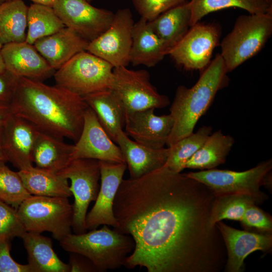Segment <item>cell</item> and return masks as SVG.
<instances>
[{"mask_svg": "<svg viewBox=\"0 0 272 272\" xmlns=\"http://www.w3.org/2000/svg\"><path fill=\"white\" fill-rule=\"evenodd\" d=\"M76 159L125 163L119 146L108 135L89 107L85 113L82 132L71 154V161Z\"/></svg>", "mask_w": 272, "mask_h": 272, "instance_id": "obj_14", "label": "cell"}, {"mask_svg": "<svg viewBox=\"0 0 272 272\" xmlns=\"http://www.w3.org/2000/svg\"><path fill=\"white\" fill-rule=\"evenodd\" d=\"M190 18V2L186 1L148 22L153 31L165 45L168 53L188 30Z\"/></svg>", "mask_w": 272, "mask_h": 272, "instance_id": "obj_25", "label": "cell"}, {"mask_svg": "<svg viewBox=\"0 0 272 272\" xmlns=\"http://www.w3.org/2000/svg\"><path fill=\"white\" fill-rule=\"evenodd\" d=\"M21 238L32 272H70L69 264L54 252L50 238L41 233L26 232Z\"/></svg>", "mask_w": 272, "mask_h": 272, "instance_id": "obj_24", "label": "cell"}, {"mask_svg": "<svg viewBox=\"0 0 272 272\" xmlns=\"http://www.w3.org/2000/svg\"><path fill=\"white\" fill-rule=\"evenodd\" d=\"M115 143L122 152L130 178H138L161 168L168 156V147H147L131 140L124 130L118 133Z\"/></svg>", "mask_w": 272, "mask_h": 272, "instance_id": "obj_21", "label": "cell"}, {"mask_svg": "<svg viewBox=\"0 0 272 272\" xmlns=\"http://www.w3.org/2000/svg\"><path fill=\"white\" fill-rule=\"evenodd\" d=\"M83 98L102 127L115 143L117 135L123 130L126 115L118 98L111 89L93 93Z\"/></svg>", "mask_w": 272, "mask_h": 272, "instance_id": "obj_23", "label": "cell"}, {"mask_svg": "<svg viewBox=\"0 0 272 272\" xmlns=\"http://www.w3.org/2000/svg\"><path fill=\"white\" fill-rule=\"evenodd\" d=\"M240 222L246 227L254 228L264 233H271V216L256 207L255 204L247 208Z\"/></svg>", "mask_w": 272, "mask_h": 272, "instance_id": "obj_37", "label": "cell"}, {"mask_svg": "<svg viewBox=\"0 0 272 272\" xmlns=\"http://www.w3.org/2000/svg\"><path fill=\"white\" fill-rule=\"evenodd\" d=\"M67 197L31 195L18 208L26 232H50L60 241L71 233L73 205Z\"/></svg>", "mask_w": 272, "mask_h": 272, "instance_id": "obj_6", "label": "cell"}, {"mask_svg": "<svg viewBox=\"0 0 272 272\" xmlns=\"http://www.w3.org/2000/svg\"><path fill=\"white\" fill-rule=\"evenodd\" d=\"M28 9L23 0L0 5V37L4 45L26 41Z\"/></svg>", "mask_w": 272, "mask_h": 272, "instance_id": "obj_29", "label": "cell"}, {"mask_svg": "<svg viewBox=\"0 0 272 272\" xmlns=\"http://www.w3.org/2000/svg\"><path fill=\"white\" fill-rule=\"evenodd\" d=\"M1 161L7 162L3 147L2 126L0 127V162Z\"/></svg>", "mask_w": 272, "mask_h": 272, "instance_id": "obj_43", "label": "cell"}, {"mask_svg": "<svg viewBox=\"0 0 272 272\" xmlns=\"http://www.w3.org/2000/svg\"><path fill=\"white\" fill-rule=\"evenodd\" d=\"M73 146L63 139L39 131L33 150V165L58 173L71 161Z\"/></svg>", "mask_w": 272, "mask_h": 272, "instance_id": "obj_26", "label": "cell"}, {"mask_svg": "<svg viewBox=\"0 0 272 272\" xmlns=\"http://www.w3.org/2000/svg\"><path fill=\"white\" fill-rule=\"evenodd\" d=\"M212 128L202 126L195 132L180 139L168 147V156L164 166L175 172L185 169L187 161L196 152L212 133Z\"/></svg>", "mask_w": 272, "mask_h": 272, "instance_id": "obj_32", "label": "cell"}, {"mask_svg": "<svg viewBox=\"0 0 272 272\" xmlns=\"http://www.w3.org/2000/svg\"><path fill=\"white\" fill-rule=\"evenodd\" d=\"M155 109L126 113L125 132L137 143L147 147L164 148L173 126L170 114L157 115Z\"/></svg>", "mask_w": 272, "mask_h": 272, "instance_id": "obj_17", "label": "cell"}, {"mask_svg": "<svg viewBox=\"0 0 272 272\" xmlns=\"http://www.w3.org/2000/svg\"><path fill=\"white\" fill-rule=\"evenodd\" d=\"M6 71L5 65L2 56L0 53V74Z\"/></svg>", "mask_w": 272, "mask_h": 272, "instance_id": "obj_44", "label": "cell"}, {"mask_svg": "<svg viewBox=\"0 0 272 272\" xmlns=\"http://www.w3.org/2000/svg\"><path fill=\"white\" fill-rule=\"evenodd\" d=\"M223 58L217 54L191 88L177 87L170 114L173 126L166 145L172 146L193 132L199 118L207 112L218 92L225 87L229 78Z\"/></svg>", "mask_w": 272, "mask_h": 272, "instance_id": "obj_3", "label": "cell"}, {"mask_svg": "<svg viewBox=\"0 0 272 272\" xmlns=\"http://www.w3.org/2000/svg\"><path fill=\"white\" fill-rule=\"evenodd\" d=\"M227 251L224 268L227 272L242 271L245 258L252 252L267 251L272 247L271 233L259 234L233 228L219 221L216 224Z\"/></svg>", "mask_w": 272, "mask_h": 272, "instance_id": "obj_19", "label": "cell"}, {"mask_svg": "<svg viewBox=\"0 0 272 272\" xmlns=\"http://www.w3.org/2000/svg\"><path fill=\"white\" fill-rule=\"evenodd\" d=\"M215 195L206 185L163 166L123 179L113 201L114 230L134 248L124 266L148 272H219L227 261L220 232L210 223Z\"/></svg>", "mask_w": 272, "mask_h": 272, "instance_id": "obj_1", "label": "cell"}, {"mask_svg": "<svg viewBox=\"0 0 272 272\" xmlns=\"http://www.w3.org/2000/svg\"><path fill=\"white\" fill-rule=\"evenodd\" d=\"M11 1H12V0H0V5L7 2Z\"/></svg>", "mask_w": 272, "mask_h": 272, "instance_id": "obj_45", "label": "cell"}, {"mask_svg": "<svg viewBox=\"0 0 272 272\" xmlns=\"http://www.w3.org/2000/svg\"><path fill=\"white\" fill-rule=\"evenodd\" d=\"M234 139L221 130L211 133L187 161L185 168L209 170L223 164L233 144Z\"/></svg>", "mask_w": 272, "mask_h": 272, "instance_id": "obj_28", "label": "cell"}, {"mask_svg": "<svg viewBox=\"0 0 272 272\" xmlns=\"http://www.w3.org/2000/svg\"><path fill=\"white\" fill-rule=\"evenodd\" d=\"M10 107L40 131L75 143L89 107L83 97L63 87L23 78H18Z\"/></svg>", "mask_w": 272, "mask_h": 272, "instance_id": "obj_2", "label": "cell"}, {"mask_svg": "<svg viewBox=\"0 0 272 272\" xmlns=\"http://www.w3.org/2000/svg\"><path fill=\"white\" fill-rule=\"evenodd\" d=\"M53 8L65 27L89 42L108 28L114 16L112 12L95 7L87 0H57Z\"/></svg>", "mask_w": 272, "mask_h": 272, "instance_id": "obj_13", "label": "cell"}, {"mask_svg": "<svg viewBox=\"0 0 272 272\" xmlns=\"http://www.w3.org/2000/svg\"><path fill=\"white\" fill-rule=\"evenodd\" d=\"M110 89L122 104L125 113L163 108L170 104L168 97L160 94L152 84L150 74L145 70L114 67Z\"/></svg>", "mask_w": 272, "mask_h": 272, "instance_id": "obj_9", "label": "cell"}, {"mask_svg": "<svg viewBox=\"0 0 272 272\" xmlns=\"http://www.w3.org/2000/svg\"><path fill=\"white\" fill-rule=\"evenodd\" d=\"M18 172L31 195L67 198L72 195L69 180L58 173L34 166Z\"/></svg>", "mask_w": 272, "mask_h": 272, "instance_id": "obj_27", "label": "cell"}, {"mask_svg": "<svg viewBox=\"0 0 272 272\" xmlns=\"http://www.w3.org/2000/svg\"><path fill=\"white\" fill-rule=\"evenodd\" d=\"M265 1H266L267 3H268L269 4H272V0H265Z\"/></svg>", "mask_w": 272, "mask_h": 272, "instance_id": "obj_47", "label": "cell"}, {"mask_svg": "<svg viewBox=\"0 0 272 272\" xmlns=\"http://www.w3.org/2000/svg\"><path fill=\"white\" fill-rule=\"evenodd\" d=\"M64 27L52 7L33 3L28 9L26 42L33 44Z\"/></svg>", "mask_w": 272, "mask_h": 272, "instance_id": "obj_30", "label": "cell"}, {"mask_svg": "<svg viewBox=\"0 0 272 272\" xmlns=\"http://www.w3.org/2000/svg\"><path fill=\"white\" fill-rule=\"evenodd\" d=\"M271 160L262 162L246 171L237 172L212 169L184 173L207 186L215 196L243 194L253 197L257 203L267 198L260 190L262 185H270Z\"/></svg>", "mask_w": 272, "mask_h": 272, "instance_id": "obj_8", "label": "cell"}, {"mask_svg": "<svg viewBox=\"0 0 272 272\" xmlns=\"http://www.w3.org/2000/svg\"><path fill=\"white\" fill-rule=\"evenodd\" d=\"M10 240L0 241V272H32L28 264L16 261L10 253Z\"/></svg>", "mask_w": 272, "mask_h": 272, "instance_id": "obj_38", "label": "cell"}, {"mask_svg": "<svg viewBox=\"0 0 272 272\" xmlns=\"http://www.w3.org/2000/svg\"><path fill=\"white\" fill-rule=\"evenodd\" d=\"M18 78L7 71L0 74V104H10L16 88Z\"/></svg>", "mask_w": 272, "mask_h": 272, "instance_id": "obj_39", "label": "cell"}, {"mask_svg": "<svg viewBox=\"0 0 272 272\" xmlns=\"http://www.w3.org/2000/svg\"><path fill=\"white\" fill-rule=\"evenodd\" d=\"M134 23L129 8L118 10L108 28L89 42L86 51L107 61L113 67L126 66L129 63Z\"/></svg>", "mask_w": 272, "mask_h": 272, "instance_id": "obj_12", "label": "cell"}, {"mask_svg": "<svg viewBox=\"0 0 272 272\" xmlns=\"http://www.w3.org/2000/svg\"><path fill=\"white\" fill-rule=\"evenodd\" d=\"M11 113L10 104H0V127L3 126Z\"/></svg>", "mask_w": 272, "mask_h": 272, "instance_id": "obj_41", "label": "cell"}, {"mask_svg": "<svg viewBox=\"0 0 272 272\" xmlns=\"http://www.w3.org/2000/svg\"><path fill=\"white\" fill-rule=\"evenodd\" d=\"M190 27L213 12L229 8H239L250 14L265 13L272 11V4L265 0H191Z\"/></svg>", "mask_w": 272, "mask_h": 272, "instance_id": "obj_31", "label": "cell"}, {"mask_svg": "<svg viewBox=\"0 0 272 272\" xmlns=\"http://www.w3.org/2000/svg\"><path fill=\"white\" fill-rule=\"evenodd\" d=\"M113 68L107 61L86 50L55 71L53 77L55 85L83 97L110 89Z\"/></svg>", "mask_w": 272, "mask_h": 272, "instance_id": "obj_7", "label": "cell"}, {"mask_svg": "<svg viewBox=\"0 0 272 272\" xmlns=\"http://www.w3.org/2000/svg\"><path fill=\"white\" fill-rule=\"evenodd\" d=\"M88 2L91 3L93 0H87Z\"/></svg>", "mask_w": 272, "mask_h": 272, "instance_id": "obj_48", "label": "cell"}, {"mask_svg": "<svg viewBox=\"0 0 272 272\" xmlns=\"http://www.w3.org/2000/svg\"><path fill=\"white\" fill-rule=\"evenodd\" d=\"M58 173L71 181L70 190L74 197L72 228L75 234L85 233L88 209L90 203L95 201L100 188L99 161L74 159Z\"/></svg>", "mask_w": 272, "mask_h": 272, "instance_id": "obj_10", "label": "cell"}, {"mask_svg": "<svg viewBox=\"0 0 272 272\" xmlns=\"http://www.w3.org/2000/svg\"><path fill=\"white\" fill-rule=\"evenodd\" d=\"M34 4H39L52 7L57 0H30Z\"/></svg>", "mask_w": 272, "mask_h": 272, "instance_id": "obj_42", "label": "cell"}, {"mask_svg": "<svg viewBox=\"0 0 272 272\" xmlns=\"http://www.w3.org/2000/svg\"><path fill=\"white\" fill-rule=\"evenodd\" d=\"M167 54V49L153 31L148 21L141 17L133 27L129 63L133 65L153 67Z\"/></svg>", "mask_w": 272, "mask_h": 272, "instance_id": "obj_22", "label": "cell"}, {"mask_svg": "<svg viewBox=\"0 0 272 272\" xmlns=\"http://www.w3.org/2000/svg\"><path fill=\"white\" fill-rule=\"evenodd\" d=\"M272 34V11L238 17L221 43L227 73L257 54Z\"/></svg>", "mask_w": 272, "mask_h": 272, "instance_id": "obj_5", "label": "cell"}, {"mask_svg": "<svg viewBox=\"0 0 272 272\" xmlns=\"http://www.w3.org/2000/svg\"><path fill=\"white\" fill-rule=\"evenodd\" d=\"M89 41L64 27L36 41L33 45L50 66L57 70L78 53L87 50Z\"/></svg>", "mask_w": 272, "mask_h": 272, "instance_id": "obj_20", "label": "cell"}, {"mask_svg": "<svg viewBox=\"0 0 272 272\" xmlns=\"http://www.w3.org/2000/svg\"><path fill=\"white\" fill-rule=\"evenodd\" d=\"M257 203L252 196L243 194H227L216 195L213 202L210 223L216 226L223 219L241 221L247 208Z\"/></svg>", "mask_w": 272, "mask_h": 272, "instance_id": "obj_33", "label": "cell"}, {"mask_svg": "<svg viewBox=\"0 0 272 272\" xmlns=\"http://www.w3.org/2000/svg\"><path fill=\"white\" fill-rule=\"evenodd\" d=\"M221 34L218 24L198 22L190 27L168 54L185 70L203 71L210 63L214 49L220 44Z\"/></svg>", "mask_w": 272, "mask_h": 272, "instance_id": "obj_11", "label": "cell"}, {"mask_svg": "<svg viewBox=\"0 0 272 272\" xmlns=\"http://www.w3.org/2000/svg\"><path fill=\"white\" fill-rule=\"evenodd\" d=\"M26 232L17 210L0 200V241L21 238Z\"/></svg>", "mask_w": 272, "mask_h": 272, "instance_id": "obj_35", "label": "cell"}, {"mask_svg": "<svg viewBox=\"0 0 272 272\" xmlns=\"http://www.w3.org/2000/svg\"><path fill=\"white\" fill-rule=\"evenodd\" d=\"M100 169V185L95 202L86 217L87 230L97 229L106 225L118 227L113 212V201L122 181L127 166L125 163L99 161Z\"/></svg>", "mask_w": 272, "mask_h": 272, "instance_id": "obj_15", "label": "cell"}, {"mask_svg": "<svg viewBox=\"0 0 272 272\" xmlns=\"http://www.w3.org/2000/svg\"><path fill=\"white\" fill-rule=\"evenodd\" d=\"M70 272H96L94 263L87 257L82 254L70 252Z\"/></svg>", "mask_w": 272, "mask_h": 272, "instance_id": "obj_40", "label": "cell"}, {"mask_svg": "<svg viewBox=\"0 0 272 272\" xmlns=\"http://www.w3.org/2000/svg\"><path fill=\"white\" fill-rule=\"evenodd\" d=\"M39 130L12 113L2 126L3 150L7 160L20 170L33 165L32 153Z\"/></svg>", "mask_w": 272, "mask_h": 272, "instance_id": "obj_16", "label": "cell"}, {"mask_svg": "<svg viewBox=\"0 0 272 272\" xmlns=\"http://www.w3.org/2000/svg\"><path fill=\"white\" fill-rule=\"evenodd\" d=\"M4 44H3L2 42V40H1V37H0V51L3 46Z\"/></svg>", "mask_w": 272, "mask_h": 272, "instance_id": "obj_46", "label": "cell"}, {"mask_svg": "<svg viewBox=\"0 0 272 272\" xmlns=\"http://www.w3.org/2000/svg\"><path fill=\"white\" fill-rule=\"evenodd\" d=\"M141 17L151 21L164 12L186 0H131Z\"/></svg>", "mask_w": 272, "mask_h": 272, "instance_id": "obj_36", "label": "cell"}, {"mask_svg": "<svg viewBox=\"0 0 272 272\" xmlns=\"http://www.w3.org/2000/svg\"><path fill=\"white\" fill-rule=\"evenodd\" d=\"M59 242L65 251L88 258L99 272L124 266L135 245L130 235L112 230L106 225L84 233H71Z\"/></svg>", "mask_w": 272, "mask_h": 272, "instance_id": "obj_4", "label": "cell"}, {"mask_svg": "<svg viewBox=\"0 0 272 272\" xmlns=\"http://www.w3.org/2000/svg\"><path fill=\"white\" fill-rule=\"evenodd\" d=\"M6 162H0V200L17 209L31 195L25 188L18 173L11 170Z\"/></svg>", "mask_w": 272, "mask_h": 272, "instance_id": "obj_34", "label": "cell"}, {"mask_svg": "<svg viewBox=\"0 0 272 272\" xmlns=\"http://www.w3.org/2000/svg\"><path fill=\"white\" fill-rule=\"evenodd\" d=\"M0 53L6 71L18 78L43 82L55 72L33 44L26 41L4 44Z\"/></svg>", "mask_w": 272, "mask_h": 272, "instance_id": "obj_18", "label": "cell"}]
</instances>
